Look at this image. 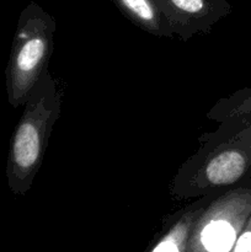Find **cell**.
<instances>
[{"label": "cell", "instance_id": "1", "mask_svg": "<svg viewBox=\"0 0 251 252\" xmlns=\"http://www.w3.org/2000/svg\"><path fill=\"white\" fill-rule=\"evenodd\" d=\"M62 100L58 81L46 69L27 97L10 142L6 179L15 196H24L31 189L61 115Z\"/></svg>", "mask_w": 251, "mask_h": 252}, {"label": "cell", "instance_id": "2", "mask_svg": "<svg viewBox=\"0 0 251 252\" xmlns=\"http://www.w3.org/2000/svg\"><path fill=\"white\" fill-rule=\"evenodd\" d=\"M56 30L54 17L37 2L31 1L20 14L5 70L11 107H24L32 89L48 69Z\"/></svg>", "mask_w": 251, "mask_h": 252}, {"label": "cell", "instance_id": "3", "mask_svg": "<svg viewBox=\"0 0 251 252\" xmlns=\"http://www.w3.org/2000/svg\"><path fill=\"white\" fill-rule=\"evenodd\" d=\"M249 206V196L240 192L216 199L194 221L187 251L233 252Z\"/></svg>", "mask_w": 251, "mask_h": 252}, {"label": "cell", "instance_id": "4", "mask_svg": "<svg viewBox=\"0 0 251 252\" xmlns=\"http://www.w3.org/2000/svg\"><path fill=\"white\" fill-rule=\"evenodd\" d=\"M172 34L188 41L196 34L208 33L228 12L225 0H154Z\"/></svg>", "mask_w": 251, "mask_h": 252}, {"label": "cell", "instance_id": "5", "mask_svg": "<svg viewBox=\"0 0 251 252\" xmlns=\"http://www.w3.org/2000/svg\"><path fill=\"white\" fill-rule=\"evenodd\" d=\"M112 2L123 16L143 31L161 38L174 37L154 0H112Z\"/></svg>", "mask_w": 251, "mask_h": 252}, {"label": "cell", "instance_id": "6", "mask_svg": "<svg viewBox=\"0 0 251 252\" xmlns=\"http://www.w3.org/2000/svg\"><path fill=\"white\" fill-rule=\"evenodd\" d=\"M203 209L204 207L201 206L182 212L181 216L157 236L147 252H188L187 245L192 228Z\"/></svg>", "mask_w": 251, "mask_h": 252}]
</instances>
